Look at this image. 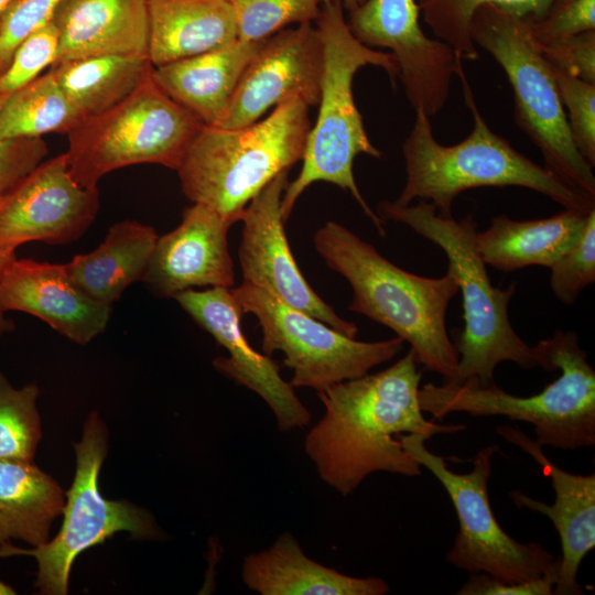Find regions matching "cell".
I'll return each instance as SVG.
<instances>
[{
	"mask_svg": "<svg viewBox=\"0 0 595 595\" xmlns=\"http://www.w3.org/2000/svg\"><path fill=\"white\" fill-rule=\"evenodd\" d=\"M421 378L409 349L381 371L317 392L324 413L306 434L304 451L324 483L346 497L376 472L420 476L421 465L402 447L399 436L416 433L429 440L466 429L424 416L419 400Z\"/></svg>",
	"mask_w": 595,
	"mask_h": 595,
	"instance_id": "obj_1",
	"label": "cell"
},
{
	"mask_svg": "<svg viewBox=\"0 0 595 595\" xmlns=\"http://www.w3.org/2000/svg\"><path fill=\"white\" fill-rule=\"evenodd\" d=\"M325 263L353 290L348 310L392 329L410 344L418 365L450 380L458 355L446 328V312L459 291L455 275L426 278L399 268L345 226L329 220L314 235Z\"/></svg>",
	"mask_w": 595,
	"mask_h": 595,
	"instance_id": "obj_2",
	"label": "cell"
},
{
	"mask_svg": "<svg viewBox=\"0 0 595 595\" xmlns=\"http://www.w3.org/2000/svg\"><path fill=\"white\" fill-rule=\"evenodd\" d=\"M456 75L473 116V129L461 142L444 145L436 141L430 117L415 110L413 127L402 147L407 177L396 204L405 206L415 198L430 201L439 215L451 216L454 199L465 191L519 186L543 194L566 209L585 214L595 209L594 198L572 188L495 133L476 106L463 67Z\"/></svg>",
	"mask_w": 595,
	"mask_h": 595,
	"instance_id": "obj_3",
	"label": "cell"
},
{
	"mask_svg": "<svg viewBox=\"0 0 595 595\" xmlns=\"http://www.w3.org/2000/svg\"><path fill=\"white\" fill-rule=\"evenodd\" d=\"M378 216L404 224L420 236L439 246L447 257L462 292L464 327L453 333L458 355L455 375L443 383L461 385L474 381L480 386L495 383V369L511 361L523 369L538 367L533 346H529L513 329L508 305L516 292L494 286L476 246L477 221L473 216L461 220L441 216L434 204L420 201L415 205H398L391 201L378 204Z\"/></svg>",
	"mask_w": 595,
	"mask_h": 595,
	"instance_id": "obj_4",
	"label": "cell"
},
{
	"mask_svg": "<svg viewBox=\"0 0 595 595\" xmlns=\"http://www.w3.org/2000/svg\"><path fill=\"white\" fill-rule=\"evenodd\" d=\"M343 9L338 1L325 2L315 20L324 51L318 115L307 134L301 171L284 190L281 213L285 223L301 194L323 181L348 191L383 237V220L366 203L354 177L357 155L380 159L382 153L365 130L353 80L357 71L367 65L382 68L392 80L398 78L399 69L391 53L372 50L353 35Z\"/></svg>",
	"mask_w": 595,
	"mask_h": 595,
	"instance_id": "obj_5",
	"label": "cell"
},
{
	"mask_svg": "<svg viewBox=\"0 0 595 595\" xmlns=\"http://www.w3.org/2000/svg\"><path fill=\"white\" fill-rule=\"evenodd\" d=\"M538 367L560 371L539 393L520 397L506 392L496 382L480 386L429 382L419 390L424 413L442 421L453 412L472 416L501 415L530 423L541 446L563 451L595 444V370L580 347L575 332L555 331L533 346Z\"/></svg>",
	"mask_w": 595,
	"mask_h": 595,
	"instance_id": "obj_6",
	"label": "cell"
},
{
	"mask_svg": "<svg viewBox=\"0 0 595 595\" xmlns=\"http://www.w3.org/2000/svg\"><path fill=\"white\" fill-rule=\"evenodd\" d=\"M310 129L309 106L299 98L246 127L204 126L176 170L182 191L232 226L255 196L302 160Z\"/></svg>",
	"mask_w": 595,
	"mask_h": 595,
	"instance_id": "obj_7",
	"label": "cell"
},
{
	"mask_svg": "<svg viewBox=\"0 0 595 595\" xmlns=\"http://www.w3.org/2000/svg\"><path fill=\"white\" fill-rule=\"evenodd\" d=\"M203 127L159 86L151 64L126 98L67 133L68 171L87 188L97 187L107 173L133 164H160L176 171Z\"/></svg>",
	"mask_w": 595,
	"mask_h": 595,
	"instance_id": "obj_8",
	"label": "cell"
},
{
	"mask_svg": "<svg viewBox=\"0 0 595 595\" xmlns=\"http://www.w3.org/2000/svg\"><path fill=\"white\" fill-rule=\"evenodd\" d=\"M470 35L476 47L487 51L506 73L513 91L515 121L541 151L543 166L595 199L593 167L575 148L550 65L528 20L484 4L472 18Z\"/></svg>",
	"mask_w": 595,
	"mask_h": 595,
	"instance_id": "obj_9",
	"label": "cell"
},
{
	"mask_svg": "<svg viewBox=\"0 0 595 595\" xmlns=\"http://www.w3.org/2000/svg\"><path fill=\"white\" fill-rule=\"evenodd\" d=\"M399 441L421 467L435 476L452 500L458 531L446 560L453 566L469 574L485 573L510 583L559 573L560 558L538 542L517 541L500 527L494 515L488 480L498 445L479 450L470 459L473 469L461 474L450 469L444 457L428 450L425 436L416 433L401 434Z\"/></svg>",
	"mask_w": 595,
	"mask_h": 595,
	"instance_id": "obj_10",
	"label": "cell"
},
{
	"mask_svg": "<svg viewBox=\"0 0 595 595\" xmlns=\"http://www.w3.org/2000/svg\"><path fill=\"white\" fill-rule=\"evenodd\" d=\"M107 437L102 420L97 412L90 413L80 442L74 444L76 472L66 493L64 519L57 536L31 550L17 549L10 543L0 545V558L26 554L36 560L35 586L41 594H67L75 559L117 532L127 531L141 539L159 537L160 531L147 511L127 501L106 499L100 494L98 477L107 453Z\"/></svg>",
	"mask_w": 595,
	"mask_h": 595,
	"instance_id": "obj_11",
	"label": "cell"
},
{
	"mask_svg": "<svg viewBox=\"0 0 595 595\" xmlns=\"http://www.w3.org/2000/svg\"><path fill=\"white\" fill-rule=\"evenodd\" d=\"M231 291L242 314L258 318L263 354L283 353L284 365L293 370V388L324 391L368 374L403 348L404 342L398 336L379 342L356 340L247 282Z\"/></svg>",
	"mask_w": 595,
	"mask_h": 595,
	"instance_id": "obj_12",
	"label": "cell"
},
{
	"mask_svg": "<svg viewBox=\"0 0 595 595\" xmlns=\"http://www.w3.org/2000/svg\"><path fill=\"white\" fill-rule=\"evenodd\" d=\"M98 187L72 177L65 153L42 161L0 199V253L14 255L29 241L67 245L93 224Z\"/></svg>",
	"mask_w": 595,
	"mask_h": 595,
	"instance_id": "obj_13",
	"label": "cell"
},
{
	"mask_svg": "<svg viewBox=\"0 0 595 595\" xmlns=\"http://www.w3.org/2000/svg\"><path fill=\"white\" fill-rule=\"evenodd\" d=\"M323 71V44L312 22L277 32L262 41L244 71L218 127L249 126L291 98L317 106Z\"/></svg>",
	"mask_w": 595,
	"mask_h": 595,
	"instance_id": "obj_14",
	"label": "cell"
},
{
	"mask_svg": "<svg viewBox=\"0 0 595 595\" xmlns=\"http://www.w3.org/2000/svg\"><path fill=\"white\" fill-rule=\"evenodd\" d=\"M288 172L277 175L245 209L238 251L242 282L262 288L285 304L355 338V323L340 317L315 293L292 256L281 213Z\"/></svg>",
	"mask_w": 595,
	"mask_h": 595,
	"instance_id": "obj_15",
	"label": "cell"
},
{
	"mask_svg": "<svg viewBox=\"0 0 595 595\" xmlns=\"http://www.w3.org/2000/svg\"><path fill=\"white\" fill-rule=\"evenodd\" d=\"M174 299L180 306L227 353L215 358L214 367L225 377L256 392L274 414L278 428L285 432L311 423V413L280 375L271 356L252 348L241 329L242 312L231 288L185 290Z\"/></svg>",
	"mask_w": 595,
	"mask_h": 595,
	"instance_id": "obj_16",
	"label": "cell"
},
{
	"mask_svg": "<svg viewBox=\"0 0 595 595\" xmlns=\"http://www.w3.org/2000/svg\"><path fill=\"white\" fill-rule=\"evenodd\" d=\"M230 227L214 209L193 203L184 209L175 229L158 237L142 280L164 298L195 286L232 288Z\"/></svg>",
	"mask_w": 595,
	"mask_h": 595,
	"instance_id": "obj_17",
	"label": "cell"
},
{
	"mask_svg": "<svg viewBox=\"0 0 595 595\" xmlns=\"http://www.w3.org/2000/svg\"><path fill=\"white\" fill-rule=\"evenodd\" d=\"M496 433L520 447L541 466L554 490V501L529 497L521 490L508 494L519 508H526L548 517L559 533L562 555L555 595H582L583 587L577 581L580 565L586 554L595 547V475H580L566 472L555 465L534 439L511 425L496 426Z\"/></svg>",
	"mask_w": 595,
	"mask_h": 595,
	"instance_id": "obj_18",
	"label": "cell"
},
{
	"mask_svg": "<svg viewBox=\"0 0 595 595\" xmlns=\"http://www.w3.org/2000/svg\"><path fill=\"white\" fill-rule=\"evenodd\" d=\"M0 309L31 314L80 345L101 334L111 314V305L90 298L73 282L65 263L15 256L0 277Z\"/></svg>",
	"mask_w": 595,
	"mask_h": 595,
	"instance_id": "obj_19",
	"label": "cell"
},
{
	"mask_svg": "<svg viewBox=\"0 0 595 595\" xmlns=\"http://www.w3.org/2000/svg\"><path fill=\"white\" fill-rule=\"evenodd\" d=\"M52 23L58 37L53 65L98 55L148 58L147 0H61Z\"/></svg>",
	"mask_w": 595,
	"mask_h": 595,
	"instance_id": "obj_20",
	"label": "cell"
},
{
	"mask_svg": "<svg viewBox=\"0 0 595 595\" xmlns=\"http://www.w3.org/2000/svg\"><path fill=\"white\" fill-rule=\"evenodd\" d=\"M241 578L260 595H383L390 591L380 577H355L315 562L289 531L269 548L248 554Z\"/></svg>",
	"mask_w": 595,
	"mask_h": 595,
	"instance_id": "obj_21",
	"label": "cell"
},
{
	"mask_svg": "<svg viewBox=\"0 0 595 595\" xmlns=\"http://www.w3.org/2000/svg\"><path fill=\"white\" fill-rule=\"evenodd\" d=\"M262 41L224 47L153 66L159 86L204 126L218 127L237 84Z\"/></svg>",
	"mask_w": 595,
	"mask_h": 595,
	"instance_id": "obj_22",
	"label": "cell"
},
{
	"mask_svg": "<svg viewBox=\"0 0 595 595\" xmlns=\"http://www.w3.org/2000/svg\"><path fill=\"white\" fill-rule=\"evenodd\" d=\"M147 6L152 66L214 51L238 39L228 0H147Z\"/></svg>",
	"mask_w": 595,
	"mask_h": 595,
	"instance_id": "obj_23",
	"label": "cell"
},
{
	"mask_svg": "<svg viewBox=\"0 0 595 595\" xmlns=\"http://www.w3.org/2000/svg\"><path fill=\"white\" fill-rule=\"evenodd\" d=\"M588 214L564 208L532 220H515L501 214L491 218L486 230L477 231V250L485 264L504 272L529 266L551 268L578 240Z\"/></svg>",
	"mask_w": 595,
	"mask_h": 595,
	"instance_id": "obj_24",
	"label": "cell"
},
{
	"mask_svg": "<svg viewBox=\"0 0 595 595\" xmlns=\"http://www.w3.org/2000/svg\"><path fill=\"white\" fill-rule=\"evenodd\" d=\"M158 237L151 226L139 221L116 223L95 250L65 263L67 273L87 295L112 305L128 286L142 280Z\"/></svg>",
	"mask_w": 595,
	"mask_h": 595,
	"instance_id": "obj_25",
	"label": "cell"
},
{
	"mask_svg": "<svg viewBox=\"0 0 595 595\" xmlns=\"http://www.w3.org/2000/svg\"><path fill=\"white\" fill-rule=\"evenodd\" d=\"M64 504L58 483L33 462L0 459V545L12 539L46 543Z\"/></svg>",
	"mask_w": 595,
	"mask_h": 595,
	"instance_id": "obj_26",
	"label": "cell"
},
{
	"mask_svg": "<svg viewBox=\"0 0 595 595\" xmlns=\"http://www.w3.org/2000/svg\"><path fill=\"white\" fill-rule=\"evenodd\" d=\"M149 58L98 55L51 66L57 84L83 120L126 98L150 67Z\"/></svg>",
	"mask_w": 595,
	"mask_h": 595,
	"instance_id": "obj_27",
	"label": "cell"
},
{
	"mask_svg": "<svg viewBox=\"0 0 595 595\" xmlns=\"http://www.w3.org/2000/svg\"><path fill=\"white\" fill-rule=\"evenodd\" d=\"M82 120L50 69L0 102V139L68 133Z\"/></svg>",
	"mask_w": 595,
	"mask_h": 595,
	"instance_id": "obj_28",
	"label": "cell"
},
{
	"mask_svg": "<svg viewBox=\"0 0 595 595\" xmlns=\"http://www.w3.org/2000/svg\"><path fill=\"white\" fill-rule=\"evenodd\" d=\"M425 24L462 60L475 61L479 54L470 35L475 11L494 4L519 18L536 20L551 0H416Z\"/></svg>",
	"mask_w": 595,
	"mask_h": 595,
	"instance_id": "obj_29",
	"label": "cell"
},
{
	"mask_svg": "<svg viewBox=\"0 0 595 595\" xmlns=\"http://www.w3.org/2000/svg\"><path fill=\"white\" fill-rule=\"evenodd\" d=\"M39 394L36 385L14 388L0 374V459L33 462L41 440Z\"/></svg>",
	"mask_w": 595,
	"mask_h": 595,
	"instance_id": "obj_30",
	"label": "cell"
},
{
	"mask_svg": "<svg viewBox=\"0 0 595 595\" xmlns=\"http://www.w3.org/2000/svg\"><path fill=\"white\" fill-rule=\"evenodd\" d=\"M237 26V37L261 41L292 23L315 21L320 0H228Z\"/></svg>",
	"mask_w": 595,
	"mask_h": 595,
	"instance_id": "obj_31",
	"label": "cell"
},
{
	"mask_svg": "<svg viewBox=\"0 0 595 595\" xmlns=\"http://www.w3.org/2000/svg\"><path fill=\"white\" fill-rule=\"evenodd\" d=\"M550 65V64H549ZM572 140L580 154L595 165V84L550 65Z\"/></svg>",
	"mask_w": 595,
	"mask_h": 595,
	"instance_id": "obj_32",
	"label": "cell"
},
{
	"mask_svg": "<svg viewBox=\"0 0 595 595\" xmlns=\"http://www.w3.org/2000/svg\"><path fill=\"white\" fill-rule=\"evenodd\" d=\"M550 285L555 298L572 305L580 293L595 281V209L574 246L551 268Z\"/></svg>",
	"mask_w": 595,
	"mask_h": 595,
	"instance_id": "obj_33",
	"label": "cell"
},
{
	"mask_svg": "<svg viewBox=\"0 0 595 595\" xmlns=\"http://www.w3.org/2000/svg\"><path fill=\"white\" fill-rule=\"evenodd\" d=\"M57 48L58 37L52 21L26 37L15 50L8 68L0 75V102L39 77L44 68L52 66Z\"/></svg>",
	"mask_w": 595,
	"mask_h": 595,
	"instance_id": "obj_34",
	"label": "cell"
},
{
	"mask_svg": "<svg viewBox=\"0 0 595 595\" xmlns=\"http://www.w3.org/2000/svg\"><path fill=\"white\" fill-rule=\"evenodd\" d=\"M61 0H15L0 24V75L10 65L18 46L52 21Z\"/></svg>",
	"mask_w": 595,
	"mask_h": 595,
	"instance_id": "obj_35",
	"label": "cell"
},
{
	"mask_svg": "<svg viewBox=\"0 0 595 595\" xmlns=\"http://www.w3.org/2000/svg\"><path fill=\"white\" fill-rule=\"evenodd\" d=\"M528 22L541 44L595 30V0H551L540 18Z\"/></svg>",
	"mask_w": 595,
	"mask_h": 595,
	"instance_id": "obj_36",
	"label": "cell"
},
{
	"mask_svg": "<svg viewBox=\"0 0 595 595\" xmlns=\"http://www.w3.org/2000/svg\"><path fill=\"white\" fill-rule=\"evenodd\" d=\"M537 43L544 60L555 68L595 84V30Z\"/></svg>",
	"mask_w": 595,
	"mask_h": 595,
	"instance_id": "obj_37",
	"label": "cell"
},
{
	"mask_svg": "<svg viewBox=\"0 0 595 595\" xmlns=\"http://www.w3.org/2000/svg\"><path fill=\"white\" fill-rule=\"evenodd\" d=\"M41 138L0 139V199L47 155Z\"/></svg>",
	"mask_w": 595,
	"mask_h": 595,
	"instance_id": "obj_38",
	"label": "cell"
},
{
	"mask_svg": "<svg viewBox=\"0 0 595 595\" xmlns=\"http://www.w3.org/2000/svg\"><path fill=\"white\" fill-rule=\"evenodd\" d=\"M558 574L522 582L510 583L496 580L485 573L469 574L468 580L456 592L458 595H551Z\"/></svg>",
	"mask_w": 595,
	"mask_h": 595,
	"instance_id": "obj_39",
	"label": "cell"
},
{
	"mask_svg": "<svg viewBox=\"0 0 595 595\" xmlns=\"http://www.w3.org/2000/svg\"><path fill=\"white\" fill-rule=\"evenodd\" d=\"M14 255H2L0 253V277L2 273V270L7 262L13 257ZM14 327L13 322L9 320L6 316V312H3L0 309V337L3 336L6 333L12 331Z\"/></svg>",
	"mask_w": 595,
	"mask_h": 595,
	"instance_id": "obj_40",
	"label": "cell"
},
{
	"mask_svg": "<svg viewBox=\"0 0 595 595\" xmlns=\"http://www.w3.org/2000/svg\"><path fill=\"white\" fill-rule=\"evenodd\" d=\"M332 1L340 2L343 8L350 11V10L355 9L356 7L363 4L366 0H320L321 3L332 2Z\"/></svg>",
	"mask_w": 595,
	"mask_h": 595,
	"instance_id": "obj_41",
	"label": "cell"
},
{
	"mask_svg": "<svg viewBox=\"0 0 595 595\" xmlns=\"http://www.w3.org/2000/svg\"><path fill=\"white\" fill-rule=\"evenodd\" d=\"M14 1L15 0H0V24L4 13Z\"/></svg>",
	"mask_w": 595,
	"mask_h": 595,
	"instance_id": "obj_42",
	"label": "cell"
},
{
	"mask_svg": "<svg viewBox=\"0 0 595 595\" xmlns=\"http://www.w3.org/2000/svg\"><path fill=\"white\" fill-rule=\"evenodd\" d=\"M14 593L15 592L10 586H8L7 584L0 581V594H14Z\"/></svg>",
	"mask_w": 595,
	"mask_h": 595,
	"instance_id": "obj_43",
	"label": "cell"
}]
</instances>
